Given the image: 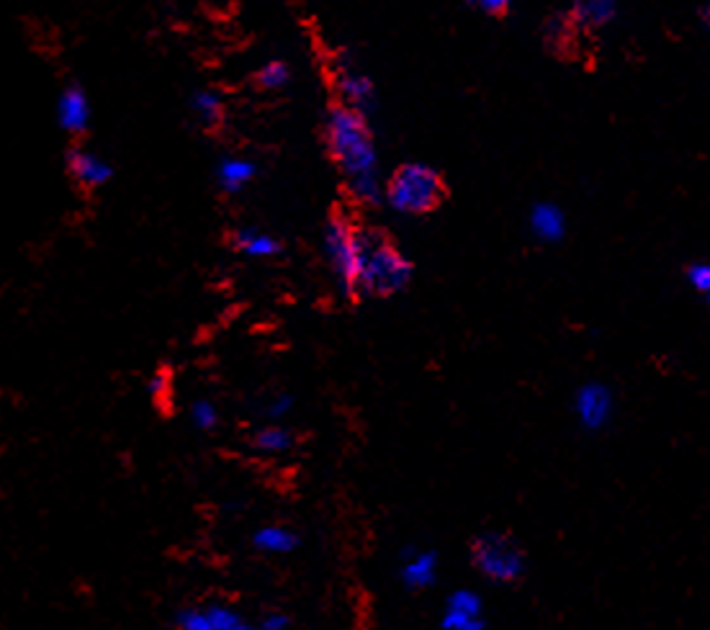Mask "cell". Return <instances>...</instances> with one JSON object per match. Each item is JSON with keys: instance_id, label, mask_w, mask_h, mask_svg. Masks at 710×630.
<instances>
[{"instance_id": "5", "label": "cell", "mask_w": 710, "mask_h": 630, "mask_svg": "<svg viewBox=\"0 0 710 630\" xmlns=\"http://www.w3.org/2000/svg\"><path fill=\"white\" fill-rule=\"evenodd\" d=\"M472 564L494 584H515L525 574V554L515 538L500 530H487L472 543Z\"/></svg>"}, {"instance_id": "6", "label": "cell", "mask_w": 710, "mask_h": 630, "mask_svg": "<svg viewBox=\"0 0 710 630\" xmlns=\"http://www.w3.org/2000/svg\"><path fill=\"white\" fill-rule=\"evenodd\" d=\"M443 630H485V603L474 590L458 586L445 597L443 615H440Z\"/></svg>"}, {"instance_id": "15", "label": "cell", "mask_w": 710, "mask_h": 630, "mask_svg": "<svg viewBox=\"0 0 710 630\" xmlns=\"http://www.w3.org/2000/svg\"><path fill=\"white\" fill-rule=\"evenodd\" d=\"M232 245L237 253L245 257H253V261H268V257H276L281 253V240L276 234L266 232V229L255 227H243L234 232Z\"/></svg>"}, {"instance_id": "28", "label": "cell", "mask_w": 710, "mask_h": 630, "mask_svg": "<svg viewBox=\"0 0 710 630\" xmlns=\"http://www.w3.org/2000/svg\"><path fill=\"white\" fill-rule=\"evenodd\" d=\"M700 19H702V24H706L710 28V0L706 5H702V11H700Z\"/></svg>"}, {"instance_id": "19", "label": "cell", "mask_w": 710, "mask_h": 630, "mask_svg": "<svg viewBox=\"0 0 710 630\" xmlns=\"http://www.w3.org/2000/svg\"><path fill=\"white\" fill-rule=\"evenodd\" d=\"M206 613H209L211 630H260V626L245 620L243 615H240L237 610H232V607L224 603L206 605Z\"/></svg>"}, {"instance_id": "24", "label": "cell", "mask_w": 710, "mask_h": 630, "mask_svg": "<svg viewBox=\"0 0 710 630\" xmlns=\"http://www.w3.org/2000/svg\"><path fill=\"white\" fill-rule=\"evenodd\" d=\"M687 281L698 293H706L710 299V263H693L687 268Z\"/></svg>"}, {"instance_id": "4", "label": "cell", "mask_w": 710, "mask_h": 630, "mask_svg": "<svg viewBox=\"0 0 710 630\" xmlns=\"http://www.w3.org/2000/svg\"><path fill=\"white\" fill-rule=\"evenodd\" d=\"M412 281L409 257L383 238L376 229H366L364 274H360V293L371 299H389L407 289Z\"/></svg>"}, {"instance_id": "20", "label": "cell", "mask_w": 710, "mask_h": 630, "mask_svg": "<svg viewBox=\"0 0 710 630\" xmlns=\"http://www.w3.org/2000/svg\"><path fill=\"white\" fill-rule=\"evenodd\" d=\"M289 81H291V70L283 60L266 62L258 73V85L262 90H281L286 88Z\"/></svg>"}, {"instance_id": "8", "label": "cell", "mask_w": 710, "mask_h": 630, "mask_svg": "<svg viewBox=\"0 0 710 630\" xmlns=\"http://www.w3.org/2000/svg\"><path fill=\"white\" fill-rule=\"evenodd\" d=\"M65 165H68V173L73 175V181L77 185H83V189H101V185L109 183L113 175L111 162L98 153H94V149H85V147L70 149L65 155Z\"/></svg>"}, {"instance_id": "13", "label": "cell", "mask_w": 710, "mask_h": 630, "mask_svg": "<svg viewBox=\"0 0 710 630\" xmlns=\"http://www.w3.org/2000/svg\"><path fill=\"white\" fill-rule=\"evenodd\" d=\"M528 227L530 234L538 242H546V245H553V242L564 240L566 234V214L559 204L553 202H541L536 204L528 214Z\"/></svg>"}, {"instance_id": "16", "label": "cell", "mask_w": 710, "mask_h": 630, "mask_svg": "<svg viewBox=\"0 0 710 630\" xmlns=\"http://www.w3.org/2000/svg\"><path fill=\"white\" fill-rule=\"evenodd\" d=\"M255 173H258V168H255L253 160L240 155H230L222 157L217 165V183L224 193H240L253 183Z\"/></svg>"}, {"instance_id": "11", "label": "cell", "mask_w": 710, "mask_h": 630, "mask_svg": "<svg viewBox=\"0 0 710 630\" xmlns=\"http://www.w3.org/2000/svg\"><path fill=\"white\" fill-rule=\"evenodd\" d=\"M566 19L582 32H600L617 19V0H572Z\"/></svg>"}, {"instance_id": "22", "label": "cell", "mask_w": 710, "mask_h": 630, "mask_svg": "<svg viewBox=\"0 0 710 630\" xmlns=\"http://www.w3.org/2000/svg\"><path fill=\"white\" fill-rule=\"evenodd\" d=\"M175 626L186 630H211V620L206 607H186L175 615Z\"/></svg>"}, {"instance_id": "10", "label": "cell", "mask_w": 710, "mask_h": 630, "mask_svg": "<svg viewBox=\"0 0 710 630\" xmlns=\"http://www.w3.org/2000/svg\"><path fill=\"white\" fill-rule=\"evenodd\" d=\"M57 124L68 134H83L90 124V98L81 85H68L57 96Z\"/></svg>"}, {"instance_id": "14", "label": "cell", "mask_w": 710, "mask_h": 630, "mask_svg": "<svg viewBox=\"0 0 710 630\" xmlns=\"http://www.w3.org/2000/svg\"><path fill=\"white\" fill-rule=\"evenodd\" d=\"M253 546L260 554L286 556L302 546V538L294 528L281 525V522H268V525H260L253 533Z\"/></svg>"}, {"instance_id": "17", "label": "cell", "mask_w": 710, "mask_h": 630, "mask_svg": "<svg viewBox=\"0 0 710 630\" xmlns=\"http://www.w3.org/2000/svg\"><path fill=\"white\" fill-rule=\"evenodd\" d=\"M250 448L260 456H283L294 448V433L286 425H279V422H271V425H262L253 433Z\"/></svg>"}, {"instance_id": "21", "label": "cell", "mask_w": 710, "mask_h": 630, "mask_svg": "<svg viewBox=\"0 0 710 630\" xmlns=\"http://www.w3.org/2000/svg\"><path fill=\"white\" fill-rule=\"evenodd\" d=\"M188 417L191 425L201 429V433H211V429L219 427V410L211 399H196V402L191 404Z\"/></svg>"}, {"instance_id": "1", "label": "cell", "mask_w": 710, "mask_h": 630, "mask_svg": "<svg viewBox=\"0 0 710 630\" xmlns=\"http://www.w3.org/2000/svg\"><path fill=\"white\" fill-rule=\"evenodd\" d=\"M325 140L355 202L364 206L381 204L387 185L381 183L379 147L368 124V113L343 104L335 106L325 119Z\"/></svg>"}, {"instance_id": "25", "label": "cell", "mask_w": 710, "mask_h": 630, "mask_svg": "<svg viewBox=\"0 0 710 630\" xmlns=\"http://www.w3.org/2000/svg\"><path fill=\"white\" fill-rule=\"evenodd\" d=\"M147 391H150V397L155 399L158 404H166L168 397H170V376L168 374H155L150 381H147Z\"/></svg>"}, {"instance_id": "29", "label": "cell", "mask_w": 710, "mask_h": 630, "mask_svg": "<svg viewBox=\"0 0 710 630\" xmlns=\"http://www.w3.org/2000/svg\"><path fill=\"white\" fill-rule=\"evenodd\" d=\"M175 630H186V628H178V626H175Z\"/></svg>"}, {"instance_id": "27", "label": "cell", "mask_w": 710, "mask_h": 630, "mask_svg": "<svg viewBox=\"0 0 710 630\" xmlns=\"http://www.w3.org/2000/svg\"><path fill=\"white\" fill-rule=\"evenodd\" d=\"M258 626H260V630H289L291 618L281 610H271V613L262 615V620L258 622Z\"/></svg>"}, {"instance_id": "26", "label": "cell", "mask_w": 710, "mask_h": 630, "mask_svg": "<svg viewBox=\"0 0 710 630\" xmlns=\"http://www.w3.org/2000/svg\"><path fill=\"white\" fill-rule=\"evenodd\" d=\"M468 3L481 13H489V16H500V13L510 11V5H513L515 0H468Z\"/></svg>"}, {"instance_id": "9", "label": "cell", "mask_w": 710, "mask_h": 630, "mask_svg": "<svg viewBox=\"0 0 710 630\" xmlns=\"http://www.w3.org/2000/svg\"><path fill=\"white\" fill-rule=\"evenodd\" d=\"M438 554L425 548H407L400 561V579L407 590H428L438 582Z\"/></svg>"}, {"instance_id": "2", "label": "cell", "mask_w": 710, "mask_h": 630, "mask_svg": "<svg viewBox=\"0 0 710 630\" xmlns=\"http://www.w3.org/2000/svg\"><path fill=\"white\" fill-rule=\"evenodd\" d=\"M322 250L328 257L332 276L345 299L360 293V274H364L366 229H360L351 217L335 214L322 232Z\"/></svg>"}, {"instance_id": "3", "label": "cell", "mask_w": 710, "mask_h": 630, "mask_svg": "<svg viewBox=\"0 0 710 630\" xmlns=\"http://www.w3.org/2000/svg\"><path fill=\"white\" fill-rule=\"evenodd\" d=\"M445 198V183L436 168L425 162H404L383 189V202L402 217H425Z\"/></svg>"}, {"instance_id": "7", "label": "cell", "mask_w": 710, "mask_h": 630, "mask_svg": "<svg viewBox=\"0 0 710 630\" xmlns=\"http://www.w3.org/2000/svg\"><path fill=\"white\" fill-rule=\"evenodd\" d=\"M574 412H577L582 427L600 429L602 425H608L610 412H613V393L600 381L579 386L577 397H574Z\"/></svg>"}, {"instance_id": "18", "label": "cell", "mask_w": 710, "mask_h": 630, "mask_svg": "<svg viewBox=\"0 0 710 630\" xmlns=\"http://www.w3.org/2000/svg\"><path fill=\"white\" fill-rule=\"evenodd\" d=\"M191 109L198 117V121H204L206 126H217L219 121L224 119V101L217 90L211 88H201L194 93L191 98Z\"/></svg>"}, {"instance_id": "23", "label": "cell", "mask_w": 710, "mask_h": 630, "mask_svg": "<svg viewBox=\"0 0 710 630\" xmlns=\"http://www.w3.org/2000/svg\"><path fill=\"white\" fill-rule=\"evenodd\" d=\"M291 410H294V399H291L289 393H276V397L268 399L266 407H262V414H266L268 422H283L291 414Z\"/></svg>"}, {"instance_id": "12", "label": "cell", "mask_w": 710, "mask_h": 630, "mask_svg": "<svg viewBox=\"0 0 710 630\" xmlns=\"http://www.w3.org/2000/svg\"><path fill=\"white\" fill-rule=\"evenodd\" d=\"M335 85H338L340 101H343V106H351V109L364 111V113L374 109L376 88H374L371 77H368L366 73H360V70H353V68H345L338 73Z\"/></svg>"}]
</instances>
